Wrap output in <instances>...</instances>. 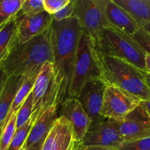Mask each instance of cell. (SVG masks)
Returning a JSON list of instances; mask_svg holds the SVG:
<instances>
[{"instance_id": "14", "label": "cell", "mask_w": 150, "mask_h": 150, "mask_svg": "<svg viewBox=\"0 0 150 150\" xmlns=\"http://www.w3.org/2000/svg\"><path fill=\"white\" fill-rule=\"evenodd\" d=\"M58 117H64L73 127L76 140L80 143L90 126V120L76 98H68L58 107Z\"/></svg>"}, {"instance_id": "35", "label": "cell", "mask_w": 150, "mask_h": 150, "mask_svg": "<svg viewBox=\"0 0 150 150\" xmlns=\"http://www.w3.org/2000/svg\"><path fill=\"white\" fill-rule=\"evenodd\" d=\"M3 26H0V30H1V28H2Z\"/></svg>"}, {"instance_id": "34", "label": "cell", "mask_w": 150, "mask_h": 150, "mask_svg": "<svg viewBox=\"0 0 150 150\" xmlns=\"http://www.w3.org/2000/svg\"><path fill=\"white\" fill-rule=\"evenodd\" d=\"M142 28H143L144 29H145V30H146V32H147L150 35V23H147V24L144 25V26Z\"/></svg>"}, {"instance_id": "5", "label": "cell", "mask_w": 150, "mask_h": 150, "mask_svg": "<svg viewBox=\"0 0 150 150\" xmlns=\"http://www.w3.org/2000/svg\"><path fill=\"white\" fill-rule=\"evenodd\" d=\"M101 79V72L92 40L81 31L73 69L70 98H76L87 81Z\"/></svg>"}, {"instance_id": "33", "label": "cell", "mask_w": 150, "mask_h": 150, "mask_svg": "<svg viewBox=\"0 0 150 150\" xmlns=\"http://www.w3.org/2000/svg\"><path fill=\"white\" fill-rule=\"evenodd\" d=\"M143 73L148 85L150 86V73H149V72H143Z\"/></svg>"}, {"instance_id": "28", "label": "cell", "mask_w": 150, "mask_h": 150, "mask_svg": "<svg viewBox=\"0 0 150 150\" xmlns=\"http://www.w3.org/2000/svg\"><path fill=\"white\" fill-rule=\"evenodd\" d=\"M70 0H43L44 10L50 15H54L65 5Z\"/></svg>"}, {"instance_id": "21", "label": "cell", "mask_w": 150, "mask_h": 150, "mask_svg": "<svg viewBox=\"0 0 150 150\" xmlns=\"http://www.w3.org/2000/svg\"><path fill=\"white\" fill-rule=\"evenodd\" d=\"M32 125H33V120L31 119L24 125L16 129L7 150H23V146L26 143V139Z\"/></svg>"}, {"instance_id": "16", "label": "cell", "mask_w": 150, "mask_h": 150, "mask_svg": "<svg viewBox=\"0 0 150 150\" xmlns=\"http://www.w3.org/2000/svg\"><path fill=\"white\" fill-rule=\"evenodd\" d=\"M108 25L133 38L141 29L136 21L114 0H100Z\"/></svg>"}, {"instance_id": "4", "label": "cell", "mask_w": 150, "mask_h": 150, "mask_svg": "<svg viewBox=\"0 0 150 150\" xmlns=\"http://www.w3.org/2000/svg\"><path fill=\"white\" fill-rule=\"evenodd\" d=\"M98 52L117 57L133 64L139 70L146 72V53L133 38L112 27L104 28L94 43Z\"/></svg>"}, {"instance_id": "9", "label": "cell", "mask_w": 150, "mask_h": 150, "mask_svg": "<svg viewBox=\"0 0 150 150\" xmlns=\"http://www.w3.org/2000/svg\"><path fill=\"white\" fill-rule=\"evenodd\" d=\"M140 102L139 100L122 89L106 84L101 116L105 119L120 120L136 108Z\"/></svg>"}, {"instance_id": "19", "label": "cell", "mask_w": 150, "mask_h": 150, "mask_svg": "<svg viewBox=\"0 0 150 150\" xmlns=\"http://www.w3.org/2000/svg\"><path fill=\"white\" fill-rule=\"evenodd\" d=\"M18 43L15 20L6 23L0 30V64L7 58L9 53Z\"/></svg>"}, {"instance_id": "30", "label": "cell", "mask_w": 150, "mask_h": 150, "mask_svg": "<svg viewBox=\"0 0 150 150\" xmlns=\"http://www.w3.org/2000/svg\"><path fill=\"white\" fill-rule=\"evenodd\" d=\"M76 150H116V149H108V148L93 147V146H79Z\"/></svg>"}, {"instance_id": "32", "label": "cell", "mask_w": 150, "mask_h": 150, "mask_svg": "<svg viewBox=\"0 0 150 150\" xmlns=\"http://www.w3.org/2000/svg\"><path fill=\"white\" fill-rule=\"evenodd\" d=\"M146 72L150 73V56L148 54L146 56Z\"/></svg>"}, {"instance_id": "20", "label": "cell", "mask_w": 150, "mask_h": 150, "mask_svg": "<svg viewBox=\"0 0 150 150\" xmlns=\"http://www.w3.org/2000/svg\"><path fill=\"white\" fill-rule=\"evenodd\" d=\"M23 0H0V26L16 18Z\"/></svg>"}, {"instance_id": "10", "label": "cell", "mask_w": 150, "mask_h": 150, "mask_svg": "<svg viewBox=\"0 0 150 150\" xmlns=\"http://www.w3.org/2000/svg\"><path fill=\"white\" fill-rule=\"evenodd\" d=\"M105 86L106 83L102 79L89 81L82 86L76 98L90 120L89 127L105 120L100 114Z\"/></svg>"}, {"instance_id": "1", "label": "cell", "mask_w": 150, "mask_h": 150, "mask_svg": "<svg viewBox=\"0 0 150 150\" xmlns=\"http://www.w3.org/2000/svg\"><path fill=\"white\" fill-rule=\"evenodd\" d=\"M81 29L76 18L53 21L51 26V46L53 66L58 87L57 106L70 98L73 69Z\"/></svg>"}, {"instance_id": "3", "label": "cell", "mask_w": 150, "mask_h": 150, "mask_svg": "<svg viewBox=\"0 0 150 150\" xmlns=\"http://www.w3.org/2000/svg\"><path fill=\"white\" fill-rule=\"evenodd\" d=\"M95 51L101 79L107 85L117 86L140 101L150 99V86L143 71L125 60Z\"/></svg>"}, {"instance_id": "27", "label": "cell", "mask_w": 150, "mask_h": 150, "mask_svg": "<svg viewBox=\"0 0 150 150\" xmlns=\"http://www.w3.org/2000/svg\"><path fill=\"white\" fill-rule=\"evenodd\" d=\"M75 11V0H70V2L64 6L62 9L52 15L54 21H61L73 17Z\"/></svg>"}, {"instance_id": "12", "label": "cell", "mask_w": 150, "mask_h": 150, "mask_svg": "<svg viewBox=\"0 0 150 150\" xmlns=\"http://www.w3.org/2000/svg\"><path fill=\"white\" fill-rule=\"evenodd\" d=\"M53 17L42 11L33 16H19L15 19L18 43H23L38 37L50 29Z\"/></svg>"}, {"instance_id": "17", "label": "cell", "mask_w": 150, "mask_h": 150, "mask_svg": "<svg viewBox=\"0 0 150 150\" xmlns=\"http://www.w3.org/2000/svg\"><path fill=\"white\" fill-rule=\"evenodd\" d=\"M24 79L25 76H13L8 77L0 94V135L12 103Z\"/></svg>"}, {"instance_id": "13", "label": "cell", "mask_w": 150, "mask_h": 150, "mask_svg": "<svg viewBox=\"0 0 150 150\" xmlns=\"http://www.w3.org/2000/svg\"><path fill=\"white\" fill-rule=\"evenodd\" d=\"M79 142L64 117H58L40 150H76Z\"/></svg>"}, {"instance_id": "23", "label": "cell", "mask_w": 150, "mask_h": 150, "mask_svg": "<svg viewBox=\"0 0 150 150\" xmlns=\"http://www.w3.org/2000/svg\"><path fill=\"white\" fill-rule=\"evenodd\" d=\"M16 115L13 114L0 135V150H7L16 130Z\"/></svg>"}, {"instance_id": "6", "label": "cell", "mask_w": 150, "mask_h": 150, "mask_svg": "<svg viewBox=\"0 0 150 150\" xmlns=\"http://www.w3.org/2000/svg\"><path fill=\"white\" fill-rule=\"evenodd\" d=\"M32 94L33 102L32 120L34 122L38 116L50 107L57 106L58 87L53 63L45 62L41 67L32 88Z\"/></svg>"}, {"instance_id": "2", "label": "cell", "mask_w": 150, "mask_h": 150, "mask_svg": "<svg viewBox=\"0 0 150 150\" xmlns=\"http://www.w3.org/2000/svg\"><path fill=\"white\" fill-rule=\"evenodd\" d=\"M45 62L53 63L51 28L27 42L16 44L0 65L8 77H26L39 73Z\"/></svg>"}, {"instance_id": "25", "label": "cell", "mask_w": 150, "mask_h": 150, "mask_svg": "<svg viewBox=\"0 0 150 150\" xmlns=\"http://www.w3.org/2000/svg\"><path fill=\"white\" fill-rule=\"evenodd\" d=\"M117 150H150V137L133 142H122Z\"/></svg>"}, {"instance_id": "18", "label": "cell", "mask_w": 150, "mask_h": 150, "mask_svg": "<svg viewBox=\"0 0 150 150\" xmlns=\"http://www.w3.org/2000/svg\"><path fill=\"white\" fill-rule=\"evenodd\" d=\"M124 9L141 28L150 23V4L149 0H114Z\"/></svg>"}, {"instance_id": "31", "label": "cell", "mask_w": 150, "mask_h": 150, "mask_svg": "<svg viewBox=\"0 0 150 150\" xmlns=\"http://www.w3.org/2000/svg\"><path fill=\"white\" fill-rule=\"evenodd\" d=\"M139 104H140V105H142L145 110H146V111L147 112V114H149L150 117V99L146 100L141 101Z\"/></svg>"}, {"instance_id": "36", "label": "cell", "mask_w": 150, "mask_h": 150, "mask_svg": "<svg viewBox=\"0 0 150 150\" xmlns=\"http://www.w3.org/2000/svg\"><path fill=\"white\" fill-rule=\"evenodd\" d=\"M149 4H150V0H149Z\"/></svg>"}, {"instance_id": "29", "label": "cell", "mask_w": 150, "mask_h": 150, "mask_svg": "<svg viewBox=\"0 0 150 150\" xmlns=\"http://www.w3.org/2000/svg\"><path fill=\"white\" fill-rule=\"evenodd\" d=\"M7 79H8V76H7L5 72L4 71L2 67L0 65V94H1L3 88H4V86L5 85Z\"/></svg>"}, {"instance_id": "11", "label": "cell", "mask_w": 150, "mask_h": 150, "mask_svg": "<svg viewBox=\"0 0 150 150\" xmlns=\"http://www.w3.org/2000/svg\"><path fill=\"white\" fill-rule=\"evenodd\" d=\"M122 142L112 120L105 119L101 122L89 127L83 139L79 143V146L117 150Z\"/></svg>"}, {"instance_id": "8", "label": "cell", "mask_w": 150, "mask_h": 150, "mask_svg": "<svg viewBox=\"0 0 150 150\" xmlns=\"http://www.w3.org/2000/svg\"><path fill=\"white\" fill-rule=\"evenodd\" d=\"M111 120L123 142L150 137V117L140 104L121 120Z\"/></svg>"}, {"instance_id": "22", "label": "cell", "mask_w": 150, "mask_h": 150, "mask_svg": "<svg viewBox=\"0 0 150 150\" xmlns=\"http://www.w3.org/2000/svg\"><path fill=\"white\" fill-rule=\"evenodd\" d=\"M33 102H32V92L23 103L16 115V129L24 125L29 120L32 119Z\"/></svg>"}, {"instance_id": "24", "label": "cell", "mask_w": 150, "mask_h": 150, "mask_svg": "<svg viewBox=\"0 0 150 150\" xmlns=\"http://www.w3.org/2000/svg\"><path fill=\"white\" fill-rule=\"evenodd\" d=\"M44 10L43 0H23L18 16H33Z\"/></svg>"}, {"instance_id": "26", "label": "cell", "mask_w": 150, "mask_h": 150, "mask_svg": "<svg viewBox=\"0 0 150 150\" xmlns=\"http://www.w3.org/2000/svg\"><path fill=\"white\" fill-rule=\"evenodd\" d=\"M135 42L140 46V48L150 56V35L143 28H141L133 37Z\"/></svg>"}, {"instance_id": "7", "label": "cell", "mask_w": 150, "mask_h": 150, "mask_svg": "<svg viewBox=\"0 0 150 150\" xmlns=\"http://www.w3.org/2000/svg\"><path fill=\"white\" fill-rule=\"evenodd\" d=\"M73 17L78 19L81 31L91 38L93 44L103 29L110 27L100 0H75Z\"/></svg>"}, {"instance_id": "15", "label": "cell", "mask_w": 150, "mask_h": 150, "mask_svg": "<svg viewBox=\"0 0 150 150\" xmlns=\"http://www.w3.org/2000/svg\"><path fill=\"white\" fill-rule=\"evenodd\" d=\"M58 118V107H50L38 116L29 131L23 150H40Z\"/></svg>"}]
</instances>
